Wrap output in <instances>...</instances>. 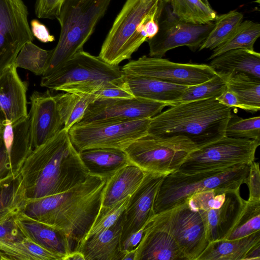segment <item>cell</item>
Returning <instances> with one entry per match:
<instances>
[{"label":"cell","instance_id":"cell-44","mask_svg":"<svg viewBox=\"0 0 260 260\" xmlns=\"http://www.w3.org/2000/svg\"><path fill=\"white\" fill-rule=\"evenodd\" d=\"M245 183L248 187V201H260V171L259 162L253 161L249 165L248 174Z\"/></svg>","mask_w":260,"mask_h":260},{"label":"cell","instance_id":"cell-43","mask_svg":"<svg viewBox=\"0 0 260 260\" xmlns=\"http://www.w3.org/2000/svg\"><path fill=\"white\" fill-rule=\"evenodd\" d=\"M66 0H37L35 14L39 18L57 19Z\"/></svg>","mask_w":260,"mask_h":260},{"label":"cell","instance_id":"cell-15","mask_svg":"<svg viewBox=\"0 0 260 260\" xmlns=\"http://www.w3.org/2000/svg\"><path fill=\"white\" fill-rule=\"evenodd\" d=\"M166 106L164 102L136 97L97 100L89 106L78 123L150 119L160 113Z\"/></svg>","mask_w":260,"mask_h":260},{"label":"cell","instance_id":"cell-40","mask_svg":"<svg viewBox=\"0 0 260 260\" xmlns=\"http://www.w3.org/2000/svg\"><path fill=\"white\" fill-rule=\"evenodd\" d=\"M238 190V189H237ZM231 190L211 189L194 193L186 200L188 207L196 211H205L219 208Z\"/></svg>","mask_w":260,"mask_h":260},{"label":"cell","instance_id":"cell-17","mask_svg":"<svg viewBox=\"0 0 260 260\" xmlns=\"http://www.w3.org/2000/svg\"><path fill=\"white\" fill-rule=\"evenodd\" d=\"M30 133L32 149L43 144L64 128L55 95L48 90L35 91L30 96Z\"/></svg>","mask_w":260,"mask_h":260},{"label":"cell","instance_id":"cell-48","mask_svg":"<svg viewBox=\"0 0 260 260\" xmlns=\"http://www.w3.org/2000/svg\"><path fill=\"white\" fill-rule=\"evenodd\" d=\"M216 99L220 104L225 106L232 108H239L248 111V108L242 103L237 95L228 89Z\"/></svg>","mask_w":260,"mask_h":260},{"label":"cell","instance_id":"cell-52","mask_svg":"<svg viewBox=\"0 0 260 260\" xmlns=\"http://www.w3.org/2000/svg\"><path fill=\"white\" fill-rule=\"evenodd\" d=\"M205 4L208 6L211 7L208 0H201Z\"/></svg>","mask_w":260,"mask_h":260},{"label":"cell","instance_id":"cell-7","mask_svg":"<svg viewBox=\"0 0 260 260\" xmlns=\"http://www.w3.org/2000/svg\"><path fill=\"white\" fill-rule=\"evenodd\" d=\"M122 76L119 66L110 64L83 50L49 75L42 76L40 85L53 90L93 94Z\"/></svg>","mask_w":260,"mask_h":260},{"label":"cell","instance_id":"cell-45","mask_svg":"<svg viewBox=\"0 0 260 260\" xmlns=\"http://www.w3.org/2000/svg\"><path fill=\"white\" fill-rule=\"evenodd\" d=\"M15 216L0 223V240L16 241L24 238L16 223Z\"/></svg>","mask_w":260,"mask_h":260},{"label":"cell","instance_id":"cell-2","mask_svg":"<svg viewBox=\"0 0 260 260\" xmlns=\"http://www.w3.org/2000/svg\"><path fill=\"white\" fill-rule=\"evenodd\" d=\"M106 182L107 179L89 173L83 182L65 191L26 200L21 212L63 232L75 250L98 215Z\"/></svg>","mask_w":260,"mask_h":260},{"label":"cell","instance_id":"cell-18","mask_svg":"<svg viewBox=\"0 0 260 260\" xmlns=\"http://www.w3.org/2000/svg\"><path fill=\"white\" fill-rule=\"evenodd\" d=\"M135 260H186L168 230L162 214H154L143 228Z\"/></svg>","mask_w":260,"mask_h":260},{"label":"cell","instance_id":"cell-50","mask_svg":"<svg viewBox=\"0 0 260 260\" xmlns=\"http://www.w3.org/2000/svg\"><path fill=\"white\" fill-rule=\"evenodd\" d=\"M64 260H85L83 254L77 250H74L68 254Z\"/></svg>","mask_w":260,"mask_h":260},{"label":"cell","instance_id":"cell-26","mask_svg":"<svg viewBox=\"0 0 260 260\" xmlns=\"http://www.w3.org/2000/svg\"><path fill=\"white\" fill-rule=\"evenodd\" d=\"M209 66L220 74L243 73L260 79V54L254 50L228 51L212 59Z\"/></svg>","mask_w":260,"mask_h":260},{"label":"cell","instance_id":"cell-14","mask_svg":"<svg viewBox=\"0 0 260 260\" xmlns=\"http://www.w3.org/2000/svg\"><path fill=\"white\" fill-rule=\"evenodd\" d=\"M156 35L147 40L149 56L162 57L169 50L181 46H187L196 50L213 28L214 23L194 24L181 21L169 10L167 17L158 22Z\"/></svg>","mask_w":260,"mask_h":260},{"label":"cell","instance_id":"cell-11","mask_svg":"<svg viewBox=\"0 0 260 260\" xmlns=\"http://www.w3.org/2000/svg\"><path fill=\"white\" fill-rule=\"evenodd\" d=\"M122 73L154 78L173 84L191 86L208 81L217 74L209 65L178 63L162 57L142 56L121 68Z\"/></svg>","mask_w":260,"mask_h":260},{"label":"cell","instance_id":"cell-32","mask_svg":"<svg viewBox=\"0 0 260 260\" xmlns=\"http://www.w3.org/2000/svg\"><path fill=\"white\" fill-rule=\"evenodd\" d=\"M172 8V14L179 20L194 24H205L215 21L217 15L201 0H164Z\"/></svg>","mask_w":260,"mask_h":260},{"label":"cell","instance_id":"cell-13","mask_svg":"<svg viewBox=\"0 0 260 260\" xmlns=\"http://www.w3.org/2000/svg\"><path fill=\"white\" fill-rule=\"evenodd\" d=\"M160 213L186 260H197L209 243L200 213L186 202Z\"/></svg>","mask_w":260,"mask_h":260},{"label":"cell","instance_id":"cell-8","mask_svg":"<svg viewBox=\"0 0 260 260\" xmlns=\"http://www.w3.org/2000/svg\"><path fill=\"white\" fill-rule=\"evenodd\" d=\"M198 148L181 135L140 137L124 151L131 162L145 172L167 175L179 170L189 154Z\"/></svg>","mask_w":260,"mask_h":260},{"label":"cell","instance_id":"cell-23","mask_svg":"<svg viewBox=\"0 0 260 260\" xmlns=\"http://www.w3.org/2000/svg\"><path fill=\"white\" fill-rule=\"evenodd\" d=\"M122 78L134 97L165 103L179 98L188 86L154 78L122 73Z\"/></svg>","mask_w":260,"mask_h":260},{"label":"cell","instance_id":"cell-39","mask_svg":"<svg viewBox=\"0 0 260 260\" xmlns=\"http://www.w3.org/2000/svg\"><path fill=\"white\" fill-rule=\"evenodd\" d=\"M225 136L260 141L259 116L242 118L232 114L225 128Z\"/></svg>","mask_w":260,"mask_h":260},{"label":"cell","instance_id":"cell-36","mask_svg":"<svg viewBox=\"0 0 260 260\" xmlns=\"http://www.w3.org/2000/svg\"><path fill=\"white\" fill-rule=\"evenodd\" d=\"M243 15L236 10L217 15L214 26L202 44L199 50H213L224 43L243 21Z\"/></svg>","mask_w":260,"mask_h":260},{"label":"cell","instance_id":"cell-9","mask_svg":"<svg viewBox=\"0 0 260 260\" xmlns=\"http://www.w3.org/2000/svg\"><path fill=\"white\" fill-rule=\"evenodd\" d=\"M150 119L77 123L69 130V134L78 152L93 148L124 150L134 141L147 134Z\"/></svg>","mask_w":260,"mask_h":260},{"label":"cell","instance_id":"cell-27","mask_svg":"<svg viewBox=\"0 0 260 260\" xmlns=\"http://www.w3.org/2000/svg\"><path fill=\"white\" fill-rule=\"evenodd\" d=\"M1 128L6 150L15 170L33 150L29 116L6 124Z\"/></svg>","mask_w":260,"mask_h":260},{"label":"cell","instance_id":"cell-41","mask_svg":"<svg viewBox=\"0 0 260 260\" xmlns=\"http://www.w3.org/2000/svg\"><path fill=\"white\" fill-rule=\"evenodd\" d=\"M130 197H127L109 208L100 209L96 218L83 241L93 235L109 229L114 224L125 209Z\"/></svg>","mask_w":260,"mask_h":260},{"label":"cell","instance_id":"cell-31","mask_svg":"<svg viewBox=\"0 0 260 260\" xmlns=\"http://www.w3.org/2000/svg\"><path fill=\"white\" fill-rule=\"evenodd\" d=\"M0 255L3 260H63L26 238L16 241L0 240Z\"/></svg>","mask_w":260,"mask_h":260},{"label":"cell","instance_id":"cell-29","mask_svg":"<svg viewBox=\"0 0 260 260\" xmlns=\"http://www.w3.org/2000/svg\"><path fill=\"white\" fill-rule=\"evenodd\" d=\"M26 200L22 180L14 171L0 181V223L21 211Z\"/></svg>","mask_w":260,"mask_h":260},{"label":"cell","instance_id":"cell-33","mask_svg":"<svg viewBox=\"0 0 260 260\" xmlns=\"http://www.w3.org/2000/svg\"><path fill=\"white\" fill-rule=\"evenodd\" d=\"M55 96L64 128L68 131L81 120L89 106L95 101L94 95L91 94L65 92Z\"/></svg>","mask_w":260,"mask_h":260},{"label":"cell","instance_id":"cell-6","mask_svg":"<svg viewBox=\"0 0 260 260\" xmlns=\"http://www.w3.org/2000/svg\"><path fill=\"white\" fill-rule=\"evenodd\" d=\"M249 165L204 171L191 174L178 171L166 175L156 195L154 214L183 204L195 192L211 189H240L248 174Z\"/></svg>","mask_w":260,"mask_h":260},{"label":"cell","instance_id":"cell-19","mask_svg":"<svg viewBox=\"0 0 260 260\" xmlns=\"http://www.w3.org/2000/svg\"><path fill=\"white\" fill-rule=\"evenodd\" d=\"M27 90L14 64L0 75V128L27 116Z\"/></svg>","mask_w":260,"mask_h":260},{"label":"cell","instance_id":"cell-16","mask_svg":"<svg viewBox=\"0 0 260 260\" xmlns=\"http://www.w3.org/2000/svg\"><path fill=\"white\" fill-rule=\"evenodd\" d=\"M165 176L145 172L141 183L130 197L121 215V247L129 237L140 231L154 215L155 200Z\"/></svg>","mask_w":260,"mask_h":260},{"label":"cell","instance_id":"cell-12","mask_svg":"<svg viewBox=\"0 0 260 260\" xmlns=\"http://www.w3.org/2000/svg\"><path fill=\"white\" fill-rule=\"evenodd\" d=\"M28 10L22 0H0V75L34 36L28 22Z\"/></svg>","mask_w":260,"mask_h":260},{"label":"cell","instance_id":"cell-51","mask_svg":"<svg viewBox=\"0 0 260 260\" xmlns=\"http://www.w3.org/2000/svg\"><path fill=\"white\" fill-rule=\"evenodd\" d=\"M136 249L125 252L122 260L132 259L135 260Z\"/></svg>","mask_w":260,"mask_h":260},{"label":"cell","instance_id":"cell-10","mask_svg":"<svg viewBox=\"0 0 260 260\" xmlns=\"http://www.w3.org/2000/svg\"><path fill=\"white\" fill-rule=\"evenodd\" d=\"M260 141L224 136L189 154L178 171L187 174L248 165L255 160Z\"/></svg>","mask_w":260,"mask_h":260},{"label":"cell","instance_id":"cell-4","mask_svg":"<svg viewBox=\"0 0 260 260\" xmlns=\"http://www.w3.org/2000/svg\"><path fill=\"white\" fill-rule=\"evenodd\" d=\"M164 4L163 0H126L102 46L99 56L115 66L130 59L148 40L145 25L153 18L159 20Z\"/></svg>","mask_w":260,"mask_h":260},{"label":"cell","instance_id":"cell-20","mask_svg":"<svg viewBox=\"0 0 260 260\" xmlns=\"http://www.w3.org/2000/svg\"><path fill=\"white\" fill-rule=\"evenodd\" d=\"M22 235L36 245L65 257L75 250L73 241L61 231L36 220L21 211L15 216Z\"/></svg>","mask_w":260,"mask_h":260},{"label":"cell","instance_id":"cell-42","mask_svg":"<svg viewBox=\"0 0 260 260\" xmlns=\"http://www.w3.org/2000/svg\"><path fill=\"white\" fill-rule=\"evenodd\" d=\"M93 94L95 98V101L134 98L124 81L122 76L120 79L109 83Z\"/></svg>","mask_w":260,"mask_h":260},{"label":"cell","instance_id":"cell-25","mask_svg":"<svg viewBox=\"0 0 260 260\" xmlns=\"http://www.w3.org/2000/svg\"><path fill=\"white\" fill-rule=\"evenodd\" d=\"M89 174L109 178L123 167L132 164L123 150L111 148H93L79 151Z\"/></svg>","mask_w":260,"mask_h":260},{"label":"cell","instance_id":"cell-1","mask_svg":"<svg viewBox=\"0 0 260 260\" xmlns=\"http://www.w3.org/2000/svg\"><path fill=\"white\" fill-rule=\"evenodd\" d=\"M14 171L22 180L27 200L65 191L89 175L65 128L35 148Z\"/></svg>","mask_w":260,"mask_h":260},{"label":"cell","instance_id":"cell-30","mask_svg":"<svg viewBox=\"0 0 260 260\" xmlns=\"http://www.w3.org/2000/svg\"><path fill=\"white\" fill-rule=\"evenodd\" d=\"M220 74L225 80L227 89L237 95L248 108V112H256L259 110L260 79L243 73Z\"/></svg>","mask_w":260,"mask_h":260},{"label":"cell","instance_id":"cell-38","mask_svg":"<svg viewBox=\"0 0 260 260\" xmlns=\"http://www.w3.org/2000/svg\"><path fill=\"white\" fill-rule=\"evenodd\" d=\"M52 50L43 49L32 43L27 42L18 53L14 65L27 70L36 75H43L47 69Z\"/></svg>","mask_w":260,"mask_h":260},{"label":"cell","instance_id":"cell-21","mask_svg":"<svg viewBox=\"0 0 260 260\" xmlns=\"http://www.w3.org/2000/svg\"><path fill=\"white\" fill-rule=\"evenodd\" d=\"M245 201L240 189L231 190L219 208L198 211L204 221L209 242L224 239Z\"/></svg>","mask_w":260,"mask_h":260},{"label":"cell","instance_id":"cell-37","mask_svg":"<svg viewBox=\"0 0 260 260\" xmlns=\"http://www.w3.org/2000/svg\"><path fill=\"white\" fill-rule=\"evenodd\" d=\"M227 89L225 80L220 74L207 81L194 85L188 86L177 99L169 102L168 106L210 98H216Z\"/></svg>","mask_w":260,"mask_h":260},{"label":"cell","instance_id":"cell-49","mask_svg":"<svg viewBox=\"0 0 260 260\" xmlns=\"http://www.w3.org/2000/svg\"><path fill=\"white\" fill-rule=\"evenodd\" d=\"M260 260V244L254 246L247 253L244 260Z\"/></svg>","mask_w":260,"mask_h":260},{"label":"cell","instance_id":"cell-46","mask_svg":"<svg viewBox=\"0 0 260 260\" xmlns=\"http://www.w3.org/2000/svg\"><path fill=\"white\" fill-rule=\"evenodd\" d=\"M14 171L0 133V181Z\"/></svg>","mask_w":260,"mask_h":260},{"label":"cell","instance_id":"cell-24","mask_svg":"<svg viewBox=\"0 0 260 260\" xmlns=\"http://www.w3.org/2000/svg\"><path fill=\"white\" fill-rule=\"evenodd\" d=\"M145 174L133 164L116 172L107 179L100 209L109 208L131 196L141 183Z\"/></svg>","mask_w":260,"mask_h":260},{"label":"cell","instance_id":"cell-53","mask_svg":"<svg viewBox=\"0 0 260 260\" xmlns=\"http://www.w3.org/2000/svg\"><path fill=\"white\" fill-rule=\"evenodd\" d=\"M0 260H3L2 257L0 255Z\"/></svg>","mask_w":260,"mask_h":260},{"label":"cell","instance_id":"cell-47","mask_svg":"<svg viewBox=\"0 0 260 260\" xmlns=\"http://www.w3.org/2000/svg\"><path fill=\"white\" fill-rule=\"evenodd\" d=\"M31 33L35 37L43 43L52 42L55 40L53 35H50L47 27L37 19L30 22Z\"/></svg>","mask_w":260,"mask_h":260},{"label":"cell","instance_id":"cell-22","mask_svg":"<svg viewBox=\"0 0 260 260\" xmlns=\"http://www.w3.org/2000/svg\"><path fill=\"white\" fill-rule=\"evenodd\" d=\"M121 216L109 229L83 241L75 250L85 260H122L125 253L121 247Z\"/></svg>","mask_w":260,"mask_h":260},{"label":"cell","instance_id":"cell-54","mask_svg":"<svg viewBox=\"0 0 260 260\" xmlns=\"http://www.w3.org/2000/svg\"><path fill=\"white\" fill-rule=\"evenodd\" d=\"M0 133H1V128H0Z\"/></svg>","mask_w":260,"mask_h":260},{"label":"cell","instance_id":"cell-28","mask_svg":"<svg viewBox=\"0 0 260 260\" xmlns=\"http://www.w3.org/2000/svg\"><path fill=\"white\" fill-rule=\"evenodd\" d=\"M260 244V231L233 240L209 242L197 260H244L247 253Z\"/></svg>","mask_w":260,"mask_h":260},{"label":"cell","instance_id":"cell-3","mask_svg":"<svg viewBox=\"0 0 260 260\" xmlns=\"http://www.w3.org/2000/svg\"><path fill=\"white\" fill-rule=\"evenodd\" d=\"M232 109L216 98L173 105L150 119L147 133L183 136L199 148L225 136Z\"/></svg>","mask_w":260,"mask_h":260},{"label":"cell","instance_id":"cell-35","mask_svg":"<svg viewBox=\"0 0 260 260\" xmlns=\"http://www.w3.org/2000/svg\"><path fill=\"white\" fill-rule=\"evenodd\" d=\"M260 36V24L251 20L242 21L232 35L222 44L213 50L208 58L212 59L228 51L242 49L253 50V46Z\"/></svg>","mask_w":260,"mask_h":260},{"label":"cell","instance_id":"cell-34","mask_svg":"<svg viewBox=\"0 0 260 260\" xmlns=\"http://www.w3.org/2000/svg\"><path fill=\"white\" fill-rule=\"evenodd\" d=\"M260 231V201L245 200L224 239L233 240Z\"/></svg>","mask_w":260,"mask_h":260},{"label":"cell","instance_id":"cell-5","mask_svg":"<svg viewBox=\"0 0 260 260\" xmlns=\"http://www.w3.org/2000/svg\"><path fill=\"white\" fill-rule=\"evenodd\" d=\"M111 1H65L57 18L61 27L58 42L52 50L48 67L42 76L49 75L83 50Z\"/></svg>","mask_w":260,"mask_h":260}]
</instances>
